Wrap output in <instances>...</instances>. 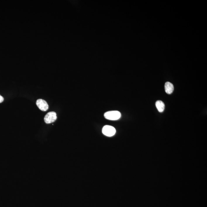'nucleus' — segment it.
Returning a JSON list of instances; mask_svg holds the SVG:
<instances>
[{
    "label": "nucleus",
    "instance_id": "39448f33",
    "mask_svg": "<svg viewBox=\"0 0 207 207\" xmlns=\"http://www.w3.org/2000/svg\"><path fill=\"white\" fill-rule=\"evenodd\" d=\"M165 91L168 94H171L174 90V86L172 83L167 82L165 84Z\"/></svg>",
    "mask_w": 207,
    "mask_h": 207
},
{
    "label": "nucleus",
    "instance_id": "f257e3e1",
    "mask_svg": "<svg viewBox=\"0 0 207 207\" xmlns=\"http://www.w3.org/2000/svg\"><path fill=\"white\" fill-rule=\"evenodd\" d=\"M120 113L118 111H111L106 112L104 114L105 118L109 120H117L120 119Z\"/></svg>",
    "mask_w": 207,
    "mask_h": 207
},
{
    "label": "nucleus",
    "instance_id": "0eeeda50",
    "mask_svg": "<svg viewBox=\"0 0 207 207\" xmlns=\"http://www.w3.org/2000/svg\"><path fill=\"white\" fill-rule=\"evenodd\" d=\"M4 100V99L3 97L0 95V103H2L3 101Z\"/></svg>",
    "mask_w": 207,
    "mask_h": 207
},
{
    "label": "nucleus",
    "instance_id": "7ed1b4c3",
    "mask_svg": "<svg viewBox=\"0 0 207 207\" xmlns=\"http://www.w3.org/2000/svg\"><path fill=\"white\" fill-rule=\"evenodd\" d=\"M57 119V115L56 113L54 112H49L45 115L44 121L46 124H49L54 123Z\"/></svg>",
    "mask_w": 207,
    "mask_h": 207
},
{
    "label": "nucleus",
    "instance_id": "f03ea898",
    "mask_svg": "<svg viewBox=\"0 0 207 207\" xmlns=\"http://www.w3.org/2000/svg\"><path fill=\"white\" fill-rule=\"evenodd\" d=\"M103 134L106 136L112 137L115 135L116 130L115 128L110 125H105L103 127L102 130Z\"/></svg>",
    "mask_w": 207,
    "mask_h": 207
},
{
    "label": "nucleus",
    "instance_id": "20e7f679",
    "mask_svg": "<svg viewBox=\"0 0 207 207\" xmlns=\"http://www.w3.org/2000/svg\"><path fill=\"white\" fill-rule=\"evenodd\" d=\"M36 104L39 109L43 111H46L49 109V105L46 101L42 99L37 100Z\"/></svg>",
    "mask_w": 207,
    "mask_h": 207
},
{
    "label": "nucleus",
    "instance_id": "423d86ee",
    "mask_svg": "<svg viewBox=\"0 0 207 207\" xmlns=\"http://www.w3.org/2000/svg\"><path fill=\"white\" fill-rule=\"evenodd\" d=\"M155 104L158 110L160 113H162L164 110L165 105L164 103L162 101L160 100L157 101Z\"/></svg>",
    "mask_w": 207,
    "mask_h": 207
}]
</instances>
